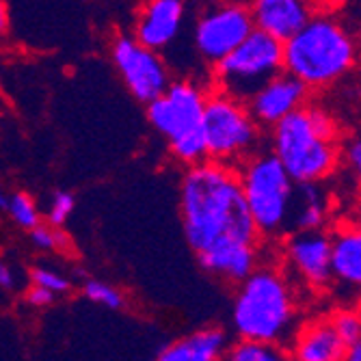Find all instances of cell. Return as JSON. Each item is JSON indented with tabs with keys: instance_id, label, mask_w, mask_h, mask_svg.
Instances as JSON below:
<instances>
[{
	"instance_id": "6da1fadb",
	"label": "cell",
	"mask_w": 361,
	"mask_h": 361,
	"mask_svg": "<svg viewBox=\"0 0 361 361\" xmlns=\"http://www.w3.org/2000/svg\"><path fill=\"white\" fill-rule=\"evenodd\" d=\"M180 216L190 249L200 255L227 243H262L238 167L219 160L190 165L180 184Z\"/></svg>"
},
{
	"instance_id": "7a4b0ae2",
	"label": "cell",
	"mask_w": 361,
	"mask_h": 361,
	"mask_svg": "<svg viewBox=\"0 0 361 361\" xmlns=\"http://www.w3.org/2000/svg\"><path fill=\"white\" fill-rule=\"evenodd\" d=\"M340 126L324 106L305 104L271 128V152L294 182H322L340 162Z\"/></svg>"
},
{
	"instance_id": "3957f363",
	"label": "cell",
	"mask_w": 361,
	"mask_h": 361,
	"mask_svg": "<svg viewBox=\"0 0 361 361\" xmlns=\"http://www.w3.org/2000/svg\"><path fill=\"white\" fill-rule=\"evenodd\" d=\"M238 338L288 346L297 334V297L290 277L271 264H259L238 283L232 305Z\"/></svg>"
},
{
	"instance_id": "277c9868",
	"label": "cell",
	"mask_w": 361,
	"mask_h": 361,
	"mask_svg": "<svg viewBox=\"0 0 361 361\" xmlns=\"http://www.w3.org/2000/svg\"><path fill=\"white\" fill-rule=\"evenodd\" d=\"M357 46L348 30L334 18L316 16L297 35L283 42V72L310 89H324L350 72Z\"/></svg>"
},
{
	"instance_id": "5b68a950",
	"label": "cell",
	"mask_w": 361,
	"mask_h": 361,
	"mask_svg": "<svg viewBox=\"0 0 361 361\" xmlns=\"http://www.w3.org/2000/svg\"><path fill=\"white\" fill-rule=\"evenodd\" d=\"M249 210L262 238L288 232L297 182L273 152H255L238 167Z\"/></svg>"
},
{
	"instance_id": "8992f818",
	"label": "cell",
	"mask_w": 361,
	"mask_h": 361,
	"mask_svg": "<svg viewBox=\"0 0 361 361\" xmlns=\"http://www.w3.org/2000/svg\"><path fill=\"white\" fill-rule=\"evenodd\" d=\"M283 72V42L255 28L251 35L212 65V87L249 102L271 78Z\"/></svg>"
},
{
	"instance_id": "52a82bcc",
	"label": "cell",
	"mask_w": 361,
	"mask_h": 361,
	"mask_svg": "<svg viewBox=\"0 0 361 361\" xmlns=\"http://www.w3.org/2000/svg\"><path fill=\"white\" fill-rule=\"evenodd\" d=\"M259 128L245 100L216 89L208 93L204 133L212 160L240 167L259 147Z\"/></svg>"
},
{
	"instance_id": "ba28073f",
	"label": "cell",
	"mask_w": 361,
	"mask_h": 361,
	"mask_svg": "<svg viewBox=\"0 0 361 361\" xmlns=\"http://www.w3.org/2000/svg\"><path fill=\"white\" fill-rule=\"evenodd\" d=\"M255 30L249 3L210 5L195 24V48L208 65H216Z\"/></svg>"
},
{
	"instance_id": "9c48e42d",
	"label": "cell",
	"mask_w": 361,
	"mask_h": 361,
	"mask_svg": "<svg viewBox=\"0 0 361 361\" xmlns=\"http://www.w3.org/2000/svg\"><path fill=\"white\" fill-rule=\"evenodd\" d=\"M208 91L192 80H176L147 104V119L169 143L204 128Z\"/></svg>"
},
{
	"instance_id": "30bf717a",
	"label": "cell",
	"mask_w": 361,
	"mask_h": 361,
	"mask_svg": "<svg viewBox=\"0 0 361 361\" xmlns=\"http://www.w3.org/2000/svg\"><path fill=\"white\" fill-rule=\"evenodd\" d=\"M111 56L128 91L143 104L154 102L171 85L169 70L158 50L147 48L135 35L117 37L111 46Z\"/></svg>"
},
{
	"instance_id": "8fae6325",
	"label": "cell",
	"mask_w": 361,
	"mask_h": 361,
	"mask_svg": "<svg viewBox=\"0 0 361 361\" xmlns=\"http://www.w3.org/2000/svg\"><path fill=\"white\" fill-rule=\"evenodd\" d=\"M288 273L303 286L324 292L334 286V240L324 229H299L283 240Z\"/></svg>"
},
{
	"instance_id": "7c38bea8",
	"label": "cell",
	"mask_w": 361,
	"mask_h": 361,
	"mask_svg": "<svg viewBox=\"0 0 361 361\" xmlns=\"http://www.w3.org/2000/svg\"><path fill=\"white\" fill-rule=\"evenodd\" d=\"M310 87L288 72L277 74L247 102L262 128H273L294 111L307 104Z\"/></svg>"
},
{
	"instance_id": "4fadbf2b",
	"label": "cell",
	"mask_w": 361,
	"mask_h": 361,
	"mask_svg": "<svg viewBox=\"0 0 361 361\" xmlns=\"http://www.w3.org/2000/svg\"><path fill=\"white\" fill-rule=\"evenodd\" d=\"M184 0H145L137 13L133 35L147 48H167L182 30Z\"/></svg>"
},
{
	"instance_id": "5bb4252c",
	"label": "cell",
	"mask_w": 361,
	"mask_h": 361,
	"mask_svg": "<svg viewBox=\"0 0 361 361\" xmlns=\"http://www.w3.org/2000/svg\"><path fill=\"white\" fill-rule=\"evenodd\" d=\"M288 350L292 359L299 361H342L346 357V342L338 336L329 316H320L299 326Z\"/></svg>"
},
{
	"instance_id": "9a60e30c",
	"label": "cell",
	"mask_w": 361,
	"mask_h": 361,
	"mask_svg": "<svg viewBox=\"0 0 361 361\" xmlns=\"http://www.w3.org/2000/svg\"><path fill=\"white\" fill-rule=\"evenodd\" d=\"M334 286L346 297H361V223H340L334 232Z\"/></svg>"
},
{
	"instance_id": "2e32d148",
	"label": "cell",
	"mask_w": 361,
	"mask_h": 361,
	"mask_svg": "<svg viewBox=\"0 0 361 361\" xmlns=\"http://www.w3.org/2000/svg\"><path fill=\"white\" fill-rule=\"evenodd\" d=\"M255 28L286 42L314 18L310 0H249Z\"/></svg>"
},
{
	"instance_id": "e0dca14e",
	"label": "cell",
	"mask_w": 361,
	"mask_h": 361,
	"mask_svg": "<svg viewBox=\"0 0 361 361\" xmlns=\"http://www.w3.org/2000/svg\"><path fill=\"white\" fill-rule=\"evenodd\" d=\"M197 259L212 277L238 286L259 267V243H227L200 253Z\"/></svg>"
},
{
	"instance_id": "ac0fdd59",
	"label": "cell",
	"mask_w": 361,
	"mask_h": 361,
	"mask_svg": "<svg viewBox=\"0 0 361 361\" xmlns=\"http://www.w3.org/2000/svg\"><path fill=\"white\" fill-rule=\"evenodd\" d=\"M229 336L221 326H204L171 344L162 346L158 353L160 361H221L229 350Z\"/></svg>"
},
{
	"instance_id": "d6986e66",
	"label": "cell",
	"mask_w": 361,
	"mask_h": 361,
	"mask_svg": "<svg viewBox=\"0 0 361 361\" xmlns=\"http://www.w3.org/2000/svg\"><path fill=\"white\" fill-rule=\"evenodd\" d=\"M326 216H329V206H326L324 192L320 190V182H297L290 216L292 232H299V229H322Z\"/></svg>"
},
{
	"instance_id": "ffe728a7",
	"label": "cell",
	"mask_w": 361,
	"mask_h": 361,
	"mask_svg": "<svg viewBox=\"0 0 361 361\" xmlns=\"http://www.w3.org/2000/svg\"><path fill=\"white\" fill-rule=\"evenodd\" d=\"M290 353H286V346L253 340V338H238L234 344H229L227 357L229 361H281L288 359Z\"/></svg>"
},
{
	"instance_id": "44dd1931",
	"label": "cell",
	"mask_w": 361,
	"mask_h": 361,
	"mask_svg": "<svg viewBox=\"0 0 361 361\" xmlns=\"http://www.w3.org/2000/svg\"><path fill=\"white\" fill-rule=\"evenodd\" d=\"M5 212L9 214V219L18 227L26 229V232L35 229L42 223V210H39L37 202L32 200L28 192H24V190L9 195V204H7V210Z\"/></svg>"
},
{
	"instance_id": "7402d4cb",
	"label": "cell",
	"mask_w": 361,
	"mask_h": 361,
	"mask_svg": "<svg viewBox=\"0 0 361 361\" xmlns=\"http://www.w3.org/2000/svg\"><path fill=\"white\" fill-rule=\"evenodd\" d=\"M329 320L336 326L338 336L346 342V346L361 338V312L355 303L336 307L329 314Z\"/></svg>"
},
{
	"instance_id": "603a6c76",
	"label": "cell",
	"mask_w": 361,
	"mask_h": 361,
	"mask_svg": "<svg viewBox=\"0 0 361 361\" xmlns=\"http://www.w3.org/2000/svg\"><path fill=\"white\" fill-rule=\"evenodd\" d=\"M82 294H85V299H89L91 303L104 305L109 310H121L123 307V294L106 281H97V279L85 281Z\"/></svg>"
},
{
	"instance_id": "cb8c5ba5",
	"label": "cell",
	"mask_w": 361,
	"mask_h": 361,
	"mask_svg": "<svg viewBox=\"0 0 361 361\" xmlns=\"http://www.w3.org/2000/svg\"><path fill=\"white\" fill-rule=\"evenodd\" d=\"M30 243L39 251H56L68 245V236H65L56 225H37L30 229Z\"/></svg>"
},
{
	"instance_id": "d4e9b609",
	"label": "cell",
	"mask_w": 361,
	"mask_h": 361,
	"mask_svg": "<svg viewBox=\"0 0 361 361\" xmlns=\"http://www.w3.org/2000/svg\"><path fill=\"white\" fill-rule=\"evenodd\" d=\"M74 206H76V200H74V195L68 192V190H56L52 195V200H50V206H48V223L50 225H65V221H68L74 212Z\"/></svg>"
},
{
	"instance_id": "484cf974",
	"label": "cell",
	"mask_w": 361,
	"mask_h": 361,
	"mask_svg": "<svg viewBox=\"0 0 361 361\" xmlns=\"http://www.w3.org/2000/svg\"><path fill=\"white\" fill-rule=\"evenodd\" d=\"M30 283L46 286V288H50L56 294H65V292L72 288V281L65 277V275H61V273H56L52 269H42V267L30 271Z\"/></svg>"
},
{
	"instance_id": "4316f807",
	"label": "cell",
	"mask_w": 361,
	"mask_h": 361,
	"mask_svg": "<svg viewBox=\"0 0 361 361\" xmlns=\"http://www.w3.org/2000/svg\"><path fill=\"white\" fill-rule=\"evenodd\" d=\"M56 297H59L56 292L39 283H30V288L26 290V303L32 307H48L56 301Z\"/></svg>"
},
{
	"instance_id": "83f0119b",
	"label": "cell",
	"mask_w": 361,
	"mask_h": 361,
	"mask_svg": "<svg viewBox=\"0 0 361 361\" xmlns=\"http://www.w3.org/2000/svg\"><path fill=\"white\" fill-rule=\"evenodd\" d=\"M344 162L357 180H361V137L353 139L344 147Z\"/></svg>"
},
{
	"instance_id": "f1b7e54d",
	"label": "cell",
	"mask_w": 361,
	"mask_h": 361,
	"mask_svg": "<svg viewBox=\"0 0 361 361\" xmlns=\"http://www.w3.org/2000/svg\"><path fill=\"white\" fill-rule=\"evenodd\" d=\"M0 288L3 290H13L16 288V275L9 264L0 267Z\"/></svg>"
},
{
	"instance_id": "f546056e",
	"label": "cell",
	"mask_w": 361,
	"mask_h": 361,
	"mask_svg": "<svg viewBox=\"0 0 361 361\" xmlns=\"http://www.w3.org/2000/svg\"><path fill=\"white\" fill-rule=\"evenodd\" d=\"M346 361H361V338L346 346Z\"/></svg>"
},
{
	"instance_id": "4dcf8cb0",
	"label": "cell",
	"mask_w": 361,
	"mask_h": 361,
	"mask_svg": "<svg viewBox=\"0 0 361 361\" xmlns=\"http://www.w3.org/2000/svg\"><path fill=\"white\" fill-rule=\"evenodd\" d=\"M210 5H219V3H249V0H206Z\"/></svg>"
},
{
	"instance_id": "1f68e13d",
	"label": "cell",
	"mask_w": 361,
	"mask_h": 361,
	"mask_svg": "<svg viewBox=\"0 0 361 361\" xmlns=\"http://www.w3.org/2000/svg\"><path fill=\"white\" fill-rule=\"evenodd\" d=\"M355 305H357V307H359V312H361V297H359V301H357Z\"/></svg>"
}]
</instances>
